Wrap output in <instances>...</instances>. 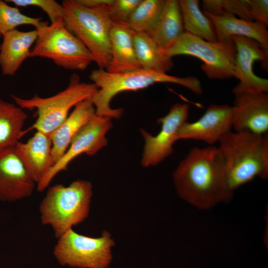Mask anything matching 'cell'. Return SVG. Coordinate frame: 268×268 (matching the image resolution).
<instances>
[{"label": "cell", "instance_id": "6da1fadb", "mask_svg": "<svg viewBox=\"0 0 268 268\" xmlns=\"http://www.w3.org/2000/svg\"><path fill=\"white\" fill-rule=\"evenodd\" d=\"M173 178L178 195L200 209L230 200L225 166L217 147H194L180 162Z\"/></svg>", "mask_w": 268, "mask_h": 268}, {"label": "cell", "instance_id": "7a4b0ae2", "mask_svg": "<svg viewBox=\"0 0 268 268\" xmlns=\"http://www.w3.org/2000/svg\"><path fill=\"white\" fill-rule=\"evenodd\" d=\"M89 78L98 88L91 98L96 115L112 119H119L123 114V108L113 109L110 106L113 97L122 92L142 89L155 83L169 82L184 86L196 94L202 93L201 83L196 77H181L142 68L111 73L98 68L92 70Z\"/></svg>", "mask_w": 268, "mask_h": 268}, {"label": "cell", "instance_id": "3957f363", "mask_svg": "<svg viewBox=\"0 0 268 268\" xmlns=\"http://www.w3.org/2000/svg\"><path fill=\"white\" fill-rule=\"evenodd\" d=\"M217 147L223 158L228 186L234 191L257 177L268 176V134L248 132L225 134Z\"/></svg>", "mask_w": 268, "mask_h": 268}, {"label": "cell", "instance_id": "277c9868", "mask_svg": "<svg viewBox=\"0 0 268 268\" xmlns=\"http://www.w3.org/2000/svg\"><path fill=\"white\" fill-rule=\"evenodd\" d=\"M92 196V184L85 180L50 187L39 206L41 223L50 225L59 238L87 218Z\"/></svg>", "mask_w": 268, "mask_h": 268}, {"label": "cell", "instance_id": "5b68a950", "mask_svg": "<svg viewBox=\"0 0 268 268\" xmlns=\"http://www.w3.org/2000/svg\"><path fill=\"white\" fill-rule=\"evenodd\" d=\"M63 21L93 56L99 68L106 69L111 58L110 6L88 7L76 0H65Z\"/></svg>", "mask_w": 268, "mask_h": 268}, {"label": "cell", "instance_id": "8992f818", "mask_svg": "<svg viewBox=\"0 0 268 268\" xmlns=\"http://www.w3.org/2000/svg\"><path fill=\"white\" fill-rule=\"evenodd\" d=\"M97 90L93 83L81 82L78 74H73L69 77L67 86L54 95L42 97L36 94L26 99L11 95L12 99L21 108L36 111L35 123L23 131L22 136L33 130L49 134L66 120L72 107L91 99Z\"/></svg>", "mask_w": 268, "mask_h": 268}, {"label": "cell", "instance_id": "52a82bcc", "mask_svg": "<svg viewBox=\"0 0 268 268\" xmlns=\"http://www.w3.org/2000/svg\"><path fill=\"white\" fill-rule=\"evenodd\" d=\"M37 39L29 58L52 60L65 69L84 70L95 59L81 42L65 26L63 19L36 29Z\"/></svg>", "mask_w": 268, "mask_h": 268}, {"label": "cell", "instance_id": "ba28073f", "mask_svg": "<svg viewBox=\"0 0 268 268\" xmlns=\"http://www.w3.org/2000/svg\"><path fill=\"white\" fill-rule=\"evenodd\" d=\"M166 54L171 58L177 55H188L200 59L203 62L201 69L209 78H236V49L231 39L212 42L185 31Z\"/></svg>", "mask_w": 268, "mask_h": 268}, {"label": "cell", "instance_id": "9c48e42d", "mask_svg": "<svg viewBox=\"0 0 268 268\" xmlns=\"http://www.w3.org/2000/svg\"><path fill=\"white\" fill-rule=\"evenodd\" d=\"M114 242L104 231L93 238L79 234L72 229L58 238L53 255L62 266L76 268H107L112 260Z\"/></svg>", "mask_w": 268, "mask_h": 268}, {"label": "cell", "instance_id": "30bf717a", "mask_svg": "<svg viewBox=\"0 0 268 268\" xmlns=\"http://www.w3.org/2000/svg\"><path fill=\"white\" fill-rule=\"evenodd\" d=\"M112 118L95 115L75 134L67 151L37 184L38 191H44L54 178L66 170L69 164L79 155L92 156L107 145L106 137L113 126Z\"/></svg>", "mask_w": 268, "mask_h": 268}, {"label": "cell", "instance_id": "8fae6325", "mask_svg": "<svg viewBox=\"0 0 268 268\" xmlns=\"http://www.w3.org/2000/svg\"><path fill=\"white\" fill-rule=\"evenodd\" d=\"M189 113L188 104L175 103L167 115L158 119L161 130L157 135L153 136L143 129L140 130L145 141L141 161L142 166L156 165L172 153L173 144L178 140V131L187 121Z\"/></svg>", "mask_w": 268, "mask_h": 268}, {"label": "cell", "instance_id": "7c38bea8", "mask_svg": "<svg viewBox=\"0 0 268 268\" xmlns=\"http://www.w3.org/2000/svg\"><path fill=\"white\" fill-rule=\"evenodd\" d=\"M236 49L235 63L236 78L239 82L232 89L233 94L268 93V80L257 76L253 71L255 61L262 63L266 70L268 66V50L256 41L241 36H232Z\"/></svg>", "mask_w": 268, "mask_h": 268}, {"label": "cell", "instance_id": "4fadbf2b", "mask_svg": "<svg viewBox=\"0 0 268 268\" xmlns=\"http://www.w3.org/2000/svg\"><path fill=\"white\" fill-rule=\"evenodd\" d=\"M233 114L232 106L210 105L199 120L187 121L181 126L177 134L178 139L201 140L212 145L231 131Z\"/></svg>", "mask_w": 268, "mask_h": 268}, {"label": "cell", "instance_id": "5bb4252c", "mask_svg": "<svg viewBox=\"0 0 268 268\" xmlns=\"http://www.w3.org/2000/svg\"><path fill=\"white\" fill-rule=\"evenodd\" d=\"M36 183L18 157L14 146L0 150V200L12 202L30 196Z\"/></svg>", "mask_w": 268, "mask_h": 268}, {"label": "cell", "instance_id": "9a60e30c", "mask_svg": "<svg viewBox=\"0 0 268 268\" xmlns=\"http://www.w3.org/2000/svg\"><path fill=\"white\" fill-rule=\"evenodd\" d=\"M233 126L235 132L263 135L268 131V93L235 95Z\"/></svg>", "mask_w": 268, "mask_h": 268}, {"label": "cell", "instance_id": "2e32d148", "mask_svg": "<svg viewBox=\"0 0 268 268\" xmlns=\"http://www.w3.org/2000/svg\"><path fill=\"white\" fill-rule=\"evenodd\" d=\"M50 136L40 131L26 142L18 141L15 152L29 174L37 184L54 165Z\"/></svg>", "mask_w": 268, "mask_h": 268}, {"label": "cell", "instance_id": "e0dca14e", "mask_svg": "<svg viewBox=\"0 0 268 268\" xmlns=\"http://www.w3.org/2000/svg\"><path fill=\"white\" fill-rule=\"evenodd\" d=\"M134 33L127 22H113L110 33L111 58L107 71L122 73L141 68L135 56Z\"/></svg>", "mask_w": 268, "mask_h": 268}, {"label": "cell", "instance_id": "ac0fdd59", "mask_svg": "<svg viewBox=\"0 0 268 268\" xmlns=\"http://www.w3.org/2000/svg\"><path fill=\"white\" fill-rule=\"evenodd\" d=\"M203 12L214 27L217 41L229 40L232 36H244L256 41L268 50V31L264 23L239 19L231 14L215 15Z\"/></svg>", "mask_w": 268, "mask_h": 268}, {"label": "cell", "instance_id": "d6986e66", "mask_svg": "<svg viewBox=\"0 0 268 268\" xmlns=\"http://www.w3.org/2000/svg\"><path fill=\"white\" fill-rule=\"evenodd\" d=\"M37 37L36 29L29 31L15 29L5 33L0 45V67L2 74L14 75L24 61L29 58Z\"/></svg>", "mask_w": 268, "mask_h": 268}, {"label": "cell", "instance_id": "ffe728a7", "mask_svg": "<svg viewBox=\"0 0 268 268\" xmlns=\"http://www.w3.org/2000/svg\"><path fill=\"white\" fill-rule=\"evenodd\" d=\"M95 115L91 99L82 101L76 105L66 120L49 134L52 143L54 164L67 151L75 134Z\"/></svg>", "mask_w": 268, "mask_h": 268}, {"label": "cell", "instance_id": "44dd1931", "mask_svg": "<svg viewBox=\"0 0 268 268\" xmlns=\"http://www.w3.org/2000/svg\"><path fill=\"white\" fill-rule=\"evenodd\" d=\"M184 32L178 0H166L156 22L147 33L167 52Z\"/></svg>", "mask_w": 268, "mask_h": 268}, {"label": "cell", "instance_id": "7402d4cb", "mask_svg": "<svg viewBox=\"0 0 268 268\" xmlns=\"http://www.w3.org/2000/svg\"><path fill=\"white\" fill-rule=\"evenodd\" d=\"M134 44L141 68L166 73L173 67L172 58L146 32L134 31Z\"/></svg>", "mask_w": 268, "mask_h": 268}, {"label": "cell", "instance_id": "603a6c76", "mask_svg": "<svg viewBox=\"0 0 268 268\" xmlns=\"http://www.w3.org/2000/svg\"><path fill=\"white\" fill-rule=\"evenodd\" d=\"M27 118L23 109L0 98V150L19 141Z\"/></svg>", "mask_w": 268, "mask_h": 268}, {"label": "cell", "instance_id": "cb8c5ba5", "mask_svg": "<svg viewBox=\"0 0 268 268\" xmlns=\"http://www.w3.org/2000/svg\"><path fill=\"white\" fill-rule=\"evenodd\" d=\"M185 31L209 42L217 41L214 27L201 12L198 0H179Z\"/></svg>", "mask_w": 268, "mask_h": 268}, {"label": "cell", "instance_id": "d4e9b609", "mask_svg": "<svg viewBox=\"0 0 268 268\" xmlns=\"http://www.w3.org/2000/svg\"><path fill=\"white\" fill-rule=\"evenodd\" d=\"M165 0H141L127 22L136 32L148 33L156 22Z\"/></svg>", "mask_w": 268, "mask_h": 268}, {"label": "cell", "instance_id": "484cf974", "mask_svg": "<svg viewBox=\"0 0 268 268\" xmlns=\"http://www.w3.org/2000/svg\"><path fill=\"white\" fill-rule=\"evenodd\" d=\"M48 23L40 17H32L22 13L17 7L11 6L0 0V38L18 26L32 25L35 29Z\"/></svg>", "mask_w": 268, "mask_h": 268}, {"label": "cell", "instance_id": "4316f807", "mask_svg": "<svg viewBox=\"0 0 268 268\" xmlns=\"http://www.w3.org/2000/svg\"><path fill=\"white\" fill-rule=\"evenodd\" d=\"M204 10L215 15L236 14L242 19L253 21L248 0H204Z\"/></svg>", "mask_w": 268, "mask_h": 268}, {"label": "cell", "instance_id": "83f0119b", "mask_svg": "<svg viewBox=\"0 0 268 268\" xmlns=\"http://www.w3.org/2000/svg\"><path fill=\"white\" fill-rule=\"evenodd\" d=\"M5 1L12 3L16 7H38L47 14L51 23L63 18V5L55 0H8Z\"/></svg>", "mask_w": 268, "mask_h": 268}, {"label": "cell", "instance_id": "f1b7e54d", "mask_svg": "<svg viewBox=\"0 0 268 268\" xmlns=\"http://www.w3.org/2000/svg\"><path fill=\"white\" fill-rule=\"evenodd\" d=\"M141 0H115L110 15L113 21L127 22Z\"/></svg>", "mask_w": 268, "mask_h": 268}, {"label": "cell", "instance_id": "f546056e", "mask_svg": "<svg viewBox=\"0 0 268 268\" xmlns=\"http://www.w3.org/2000/svg\"><path fill=\"white\" fill-rule=\"evenodd\" d=\"M253 20L268 25V0H248Z\"/></svg>", "mask_w": 268, "mask_h": 268}, {"label": "cell", "instance_id": "4dcf8cb0", "mask_svg": "<svg viewBox=\"0 0 268 268\" xmlns=\"http://www.w3.org/2000/svg\"><path fill=\"white\" fill-rule=\"evenodd\" d=\"M83 6L88 7H98L108 5L111 6L115 0H76Z\"/></svg>", "mask_w": 268, "mask_h": 268}]
</instances>
